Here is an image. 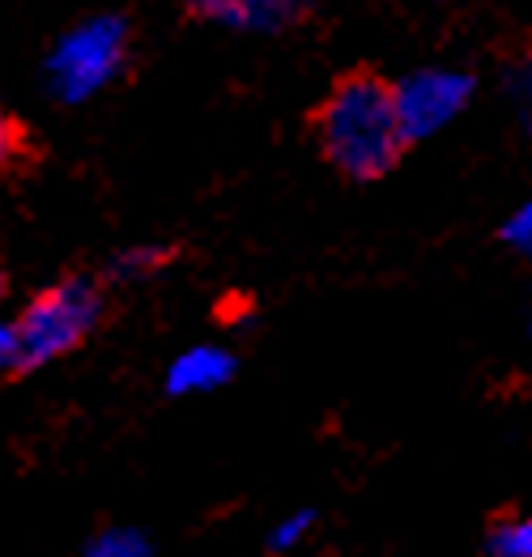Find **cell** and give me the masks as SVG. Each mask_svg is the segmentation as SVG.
<instances>
[{
	"mask_svg": "<svg viewBox=\"0 0 532 557\" xmlns=\"http://www.w3.org/2000/svg\"><path fill=\"white\" fill-rule=\"evenodd\" d=\"M311 9V0H196V13L222 26H247V30H273L290 26Z\"/></svg>",
	"mask_w": 532,
	"mask_h": 557,
	"instance_id": "obj_5",
	"label": "cell"
},
{
	"mask_svg": "<svg viewBox=\"0 0 532 557\" xmlns=\"http://www.w3.org/2000/svg\"><path fill=\"white\" fill-rule=\"evenodd\" d=\"M235 374V354L222 345H196L188 354H180L166 371V392L171 396H193V392H213L222 383H231Z\"/></svg>",
	"mask_w": 532,
	"mask_h": 557,
	"instance_id": "obj_6",
	"label": "cell"
},
{
	"mask_svg": "<svg viewBox=\"0 0 532 557\" xmlns=\"http://www.w3.org/2000/svg\"><path fill=\"white\" fill-rule=\"evenodd\" d=\"M13 358H17L13 324H0V379H13Z\"/></svg>",
	"mask_w": 532,
	"mask_h": 557,
	"instance_id": "obj_14",
	"label": "cell"
},
{
	"mask_svg": "<svg viewBox=\"0 0 532 557\" xmlns=\"http://www.w3.org/2000/svg\"><path fill=\"white\" fill-rule=\"evenodd\" d=\"M473 90H478V82L465 69H418V73L392 82L405 137L426 140L435 137V133H443L469 107Z\"/></svg>",
	"mask_w": 532,
	"mask_h": 557,
	"instance_id": "obj_4",
	"label": "cell"
},
{
	"mask_svg": "<svg viewBox=\"0 0 532 557\" xmlns=\"http://www.w3.org/2000/svg\"><path fill=\"white\" fill-rule=\"evenodd\" d=\"M529 327H532V324H529Z\"/></svg>",
	"mask_w": 532,
	"mask_h": 557,
	"instance_id": "obj_16",
	"label": "cell"
},
{
	"mask_svg": "<svg viewBox=\"0 0 532 557\" xmlns=\"http://www.w3.org/2000/svg\"><path fill=\"white\" fill-rule=\"evenodd\" d=\"M171 247H158V243H146V247H128V251H120L115 260H111V269L120 273V277H146V273H158V269H166L171 264Z\"/></svg>",
	"mask_w": 532,
	"mask_h": 557,
	"instance_id": "obj_8",
	"label": "cell"
},
{
	"mask_svg": "<svg viewBox=\"0 0 532 557\" xmlns=\"http://www.w3.org/2000/svg\"><path fill=\"white\" fill-rule=\"evenodd\" d=\"M507 90L516 98V111L524 115V124L532 128V55L516 60V69L507 73Z\"/></svg>",
	"mask_w": 532,
	"mask_h": 557,
	"instance_id": "obj_11",
	"label": "cell"
},
{
	"mask_svg": "<svg viewBox=\"0 0 532 557\" xmlns=\"http://www.w3.org/2000/svg\"><path fill=\"white\" fill-rule=\"evenodd\" d=\"M4 289H9V281H4V269H0V302H4Z\"/></svg>",
	"mask_w": 532,
	"mask_h": 557,
	"instance_id": "obj_15",
	"label": "cell"
},
{
	"mask_svg": "<svg viewBox=\"0 0 532 557\" xmlns=\"http://www.w3.org/2000/svg\"><path fill=\"white\" fill-rule=\"evenodd\" d=\"M90 557H146V545L137 541V536H124V532H115V536H102Z\"/></svg>",
	"mask_w": 532,
	"mask_h": 557,
	"instance_id": "obj_12",
	"label": "cell"
},
{
	"mask_svg": "<svg viewBox=\"0 0 532 557\" xmlns=\"http://www.w3.org/2000/svg\"><path fill=\"white\" fill-rule=\"evenodd\" d=\"M311 523H316V515H311V511H294L290 519H286V523L273 532V545H277V549H290V545H298V541H302V532H307Z\"/></svg>",
	"mask_w": 532,
	"mask_h": 557,
	"instance_id": "obj_13",
	"label": "cell"
},
{
	"mask_svg": "<svg viewBox=\"0 0 532 557\" xmlns=\"http://www.w3.org/2000/svg\"><path fill=\"white\" fill-rule=\"evenodd\" d=\"M316 140L329 166H337L345 180L371 184L396 171L409 137L400 128L392 82L380 73L341 77L316 111Z\"/></svg>",
	"mask_w": 532,
	"mask_h": 557,
	"instance_id": "obj_1",
	"label": "cell"
},
{
	"mask_svg": "<svg viewBox=\"0 0 532 557\" xmlns=\"http://www.w3.org/2000/svg\"><path fill=\"white\" fill-rule=\"evenodd\" d=\"M102 315H107V294L102 281L90 273H64L60 281L44 285L13 320V341H17L13 379L44 371L64 354L82 349L102 324Z\"/></svg>",
	"mask_w": 532,
	"mask_h": 557,
	"instance_id": "obj_2",
	"label": "cell"
},
{
	"mask_svg": "<svg viewBox=\"0 0 532 557\" xmlns=\"http://www.w3.org/2000/svg\"><path fill=\"white\" fill-rule=\"evenodd\" d=\"M494 557H532V515H516L494 528Z\"/></svg>",
	"mask_w": 532,
	"mask_h": 557,
	"instance_id": "obj_9",
	"label": "cell"
},
{
	"mask_svg": "<svg viewBox=\"0 0 532 557\" xmlns=\"http://www.w3.org/2000/svg\"><path fill=\"white\" fill-rule=\"evenodd\" d=\"M503 243L532 264V191H529V200H524V205H516V213L503 222Z\"/></svg>",
	"mask_w": 532,
	"mask_h": 557,
	"instance_id": "obj_10",
	"label": "cell"
},
{
	"mask_svg": "<svg viewBox=\"0 0 532 557\" xmlns=\"http://www.w3.org/2000/svg\"><path fill=\"white\" fill-rule=\"evenodd\" d=\"M133 51V35L124 17H90L73 26L48 55V86L60 102H82L111 86Z\"/></svg>",
	"mask_w": 532,
	"mask_h": 557,
	"instance_id": "obj_3",
	"label": "cell"
},
{
	"mask_svg": "<svg viewBox=\"0 0 532 557\" xmlns=\"http://www.w3.org/2000/svg\"><path fill=\"white\" fill-rule=\"evenodd\" d=\"M35 162V137L30 128L0 102V175H17Z\"/></svg>",
	"mask_w": 532,
	"mask_h": 557,
	"instance_id": "obj_7",
	"label": "cell"
}]
</instances>
